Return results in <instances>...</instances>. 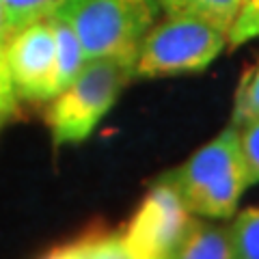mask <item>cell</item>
I'll list each match as a JSON object with an SVG mask.
<instances>
[{
    "label": "cell",
    "instance_id": "obj_1",
    "mask_svg": "<svg viewBox=\"0 0 259 259\" xmlns=\"http://www.w3.org/2000/svg\"><path fill=\"white\" fill-rule=\"evenodd\" d=\"M164 177L175 186L190 214L205 218L233 216L242 192L248 188L238 127L229 123V127Z\"/></svg>",
    "mask_w": 259,
    "mask_h": 259
},
{
    "label": "cell",
    "instance_id": "obj_2",
    "mask_svg": "<svg viewBox=\"0 0 259 259\" xmlns=\"http://www.w3.org/2000/svg\"><path fill=\"white\" fill-rule=\"evenodd\" d=\"M54 13L74 28L84 61L108 56L136 61L160 5L158 0H65Z\"/></svg>",
    "mask_w": 259,
    "mask_h": 259
},
{
    "label": "cell",
    "instance_id": "obj_3",
    "mask_svg": "<svg viewBox=\"0 0 259 259\" xmlns=\"http://www.w3.org/2000/svg\"><path fill=\"white\" fill-rule=\"evenodd\" d=\"M132 78L134 59L108 56L87 61L69 87L54 97L46 112L54 145L84 141L106 117Z\"/></svg>",
    "mask_w": 259,
    "mask_h": 259
},
{
    "label": "cell",
    "instance_id": "obj_4",
    "mask_svg": "<svg viewBox=\"0 0 259 259\" xmlns=\"http://www.w3.org/2000/svg\"><path fill=\"white\" fill-rule=\"evenodd\" d=\"M227 46V32L188 15H168L153 24L136 52L134 78L203 71Z\"/></svg>",
    "mask_w": 259,
    "mask_h": 259
},
{
    "label": "cell",
    "instance_id": "obj_5",
    "mask_svg": "<svg viewBox=\"0 0 259 259\" xmlns=\"http://www.w3.org/2000/svg\"><path fill=\"white\" fill-rule=\"evenodd\" d=\"M190 223L192 214L180 192L160 177L121 231V242L132 259H171Z\"/></svg>",
    "mask_w": 259,
    "mask_h": 259
},
{
    "label": "cell",
    "instance_id": "obj_6",
    "mask_svg": "<svg viewBox=\"0 0 259 259\" xmlns=\"http://www.w3.org/2000/svg\"><path fill=\"white\" fill-rule=\"evenodd\" d=\"M3 54L18 100L46 102L59 95L56 37L48 18L15 32Z\"/></svg>",
    "mask_w": 259,
    "mask_h": 259
},
{
    "label": "cell",
    "instance_id": "obj_7",
    "mask_svg": "<svg viewBox=\"0 0 259 259\" xmlns=\"http://www.w3.org/2000/svg\"><path fill=\"white\" fill-rule=\"evenodd\" d=\"M171 259H233L229 227L192 218Z\"/></svg>",
    "mask_w": 259,
    "mask_h": 259
},
{
    "label": "cell",
    "instance_id": "obj_8",
    "mask_svg": "<svg viewBox=\"0 0 259 259\" xmlns=\"http://www.w3.org/2000/svg\"><path fill=\"white\" fill-rule=\"evenodd\" d=\"M158 5L166 15H188L203 20L229 35L242 0H158Z\"/></svg>",
    "mask_w": 259,
    "mask_h": 259
},
{
    "label": "cell",
    "instance_id": "obj_9",
    "mask_svg": "<svg viewBox=\"0 0 259 259\" xmlns=\"http://www.w3.org/2000/svg\"><path fill=\"white\" fill-rule=\"evenodd\" d=\"M48 20H50L54 28V37H56V65H59L56 78H59V93H61L78 76V71L82 69V65L87 61H84L82 48H80L74 28L56 13H52Z\"/></svg>",
    "mask_w": 259,
    "mask_h": 259
},
{
    "label": "cell",
    "instance_id": "obj_10",
    "mask_svg": "<svg viewBox=\"0 0 259 259\" xmlns=\"http://www.w3.org/2000/svg\"><path fill=\"white\" fill-rule=\"evenodd\" d=\"M233 259H259V207H246L229 227Z\"/></svg>",
    "mask_w": 259,
    "mask_h": 259
},
{
    "label": "cell",
    "instance_id": "obj_11",
    "mask_svg": "<svg viewBox=\"0 0 259 259\" xmlns=\"http://www.w3.org/2000/svg\"><path fill=\"white\" fill-rule=\"evenodd\" d=\"M253 119H259V61L240 78L229 123L240 127Z\"/></svg>",
    "mask_w": 259,
    "mask_h": 259
},
{
    "label": "cell",
    "instance_id": "obj_12",
    "mask_svg": "<svg viewBox=\"0 0 259 259\" xmlns=\"http://www.w3.org/2000/svg\"><path fill=\"white\" fill-rule=\"evenodd\" d=\"M63 3L65 0H3L11 35L39 20L50 18Z\"/></svg>",
    "mask_w": 259,
    "mask_h": 259
},
{
    "label": "cell",
    "instance_id": "obj_13",
    "mask_svg": "<svg viewBox=\"0 0 259 259\" xmlns=\"http://www.w3.org/2000/svg\"><path fill=\"white\" fill-rule=\"evenodd\" d=\"M78 259H132L121 242V233L95 229L78 238Z\"/></svg>",
    "mask_w": 259,
    "mask_h": 259
},
{
    "label": "cell",
    "instance_id": "obj_14",
    "mask_svg": "<svg viewBox=\"0 0 259 259\" xmlns=\"http://www.w3.org/2000/svg\"><path fill=\"white\" fill-rule=\"evenodd\" d=\"M259 37V0H242L238 18L227 35V46L240 48Z\"/></svg>",
    "mask_w": 259,
    "mask_h": 259
},
{
    "label": "cell",
    "instance_id": "obj_15",
    "mask_svg": "<svg viewBox=\"0 0 259 259\" xmlns=\"http://www.w3.org/2000/svg\"><path fill=\"white\" fill-rule=\"evenodd\" d=\"M238 141L248 186L259 184V119H253L238 127Z\"/></svg>",
    "mask_w": 259,
    "mask_h": 259
},
{
    "label": "cell",
    "instance_id": "obj_16",
    "mask_svg": "<svg viewBox=\"0 0 259 259\" xmlns=\"http://www.w3.org/2000/svg\"><path fill=\"white\" fill-rule=\"evenodd\" d=\"M18 115V95L13 91L11 76L5 63V54L0 52V130Z\"/></svg>",
    "mask_w": 259,
    "mask_h": 259
},
{
    "label": "cell",
    "instance_id": "obj_17",
    "mask_svg": "<svg viewBox=\"0 0 259 259\" xmlns=\"http://www.w3.org/2000/svg\"><path fill=\"white\" fill-rule=\"evenodd\" d=\"M11 30H9V24H7V15H5V7H3V0H0V52H5L7 44L11 39Z\"/></svg>",
    "mask_w": 259,
    "mask_h": 259
}]
</instances>
